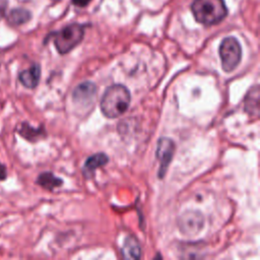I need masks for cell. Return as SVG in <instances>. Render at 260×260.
<instances>
[{
    "instance_id": "6da1fadb",
    "label": "cell",
    "mask_w": 260,
    "mask_h": 260,
    "mask_svg": "<svg viewBox=\"0 0 260 260\" xmlns=\"http://www.w3.org/2000/svg\"><path fill=\"white\" fill-rule=\"evenodd\" d=\"M130 100V92L126 86L122 84H113L106 89L102 96V113L107 118H117L127 111Z\"/></svg>"
},
{
    "instance_id": "7a4b0ae2",
    "label": "cell",
    "mask_w": 260,
    "mask_h": 260,
    "mask_svg": "<svg viewBox=\"0 0 260 260\" xmlns=\"http://www.w3.org/2000/svg\"><path fill=\"white\" fill-rule=\"evenodd\" d=\"M191 10L195 19L204 25L216 24L228 14L223 0H194Z\"/></svg>"
},
{
    "instance_id": "3957f363",
    "label": "cell",
    "mask_w": 260,
    "mask_h": 260,
    "mask_svg": "<svg viewBox=\"0 0 260 260\" xmlns=\"http://www.w3.org/2000/svg\"><path fill=\"white\" fill-rule=\"evenodd\" d=\"M84 26L71 23L54 34V45L60 54H66L74 49L83 39Z\"/></svg>"
},
{
    "instance_id": "277c9868",
    "label": "cell",
    "mask_w": 260,
    "mask_h": 260,
    "mask_svg": "<svg viewBox=\"0 0 260 260\" xmlns=\"http://www.w3.org/2000/svg\"><path fill=\"white\" fill-rule=\"evenodd\" d=\"M222 70L232 72L241 62L242 48L239 41L234 37L224 38L218 49Z\"/></svg>"
},
{
    "instance_id": "5b68a950",
    "label": "cell",
    "mask_w": 260,
    "mask_h": 260,
    "mask_svg": "<svg viewBox=\"0 0 260 260\" xmlns=\"http://www.w3.org/2000/svg\"><path fill=\"white\" fill-rule=\"evenodd\" d=\"M175 152V142L167 137H161L157 141L156 157L159 160L158 177L161 179L165 177L169 165L173 158Z\"/></svg>"
},
{
    "instance_id": "8992f818",
    "label": "cell",
    "mask_w": 260,
    "mask_h": 260,
    "mask_svg": "<svg viewBox=\"0 0 260 260\" xmlns=\"http://www.w3.org/2000/svg\"><path fill=\"white\" fill-rule=\"evenodd\" d=\"M203 224V216L198 211H186L178 219L180 231L189 236L198 234L202 230Z\"/></svg>"
},
{
    "instance_id": "52a82bcc",
    "label": "cell",
    "mask_w": 260,
    "mask_h": 260,
    "mask_svg": "<svg viewBox=\"0 0 260 260\" xmlns=\"http://www.w3.org/2000/svg\"><path fill=\"white\" fill-rule=\"evenodd\" d=\"M96 93V85L90 81L78 84L72 92V99L80 105H88L92 102Z\"/></svg>"
},
{
    "instance_id": "ba28073f",
    "label": "cell",
    "mask_w": 260,
    "mask_h": 260,
    "mask_svg": "<svg viewBox=\"0 0 260 260\" xmlns=\"http://www.w3.org/2000/svg\"><path fill=\"white\" fill-rule=\"evenodd\" d=\"M41 77V68L38 64H34L26 70H23L19 73L18 78L20 83L27 88H35Z\"/></svg>"
},
{
    "instance_id": "9c48e42d",
    "label": "cell",
    "mask_w": 260,
    "mask_h": 260,
    "mask_svg": "<svg viewBox=\"0 0 260 260\" xmlns=\"http://www.w3.org/2000/svg\"><path fill=\"white\" fill-rule=\"evenodd\" d=\"M109 160V157L106 153L100 152V153H95L92 154L91 156L87 157V159L84 162L83 166V175L86 178H89L96 169L105 166Z\"/></svg>"
},
{
    "instance_id": "30bf717a",
    "label": "cell",
    "mask_w": 260,
    "mask_h": 260,
    "mask_svg": "<svg viewBox=\"0 0 260 260\" xmlns=\"http://www.w3.org/2000/svg\"><path fill=\"white\" fill-rule=\"evenodd\" d=\"M121 254L126 259H138L141 256V250L138 241L133 237L129 236L125 239Z\"/></svg>"
},
{
    "instance_id": "8fae6325",
    "label": "cell",
    "mask_w": 260,
    "mask_h": 260,
    "mask_svg": "<svg viewBox=\"0 0 260 260\" xmlns=\"http://www.w3.org/2000/svg\"><path fill=\"white\" fill-rule=\"evenodd\" d=\"M30 19V12L24 8H15L10 11L7 16V21L11 25H20Z\"/></svg>"
},
{
    "instance_id": "7c38bea8",
    "label": "cell",
    "mask_w": 260,
    "mask_h": 260,
    "mask_svg": "<svg viewBox=\"0 0 260 260\" xmlns=\"http://www.w3.org/2000/svg\"><path fill=\"white\" fill-rule=\"evenodd\" d=\"M37 183L47 190H53L60 187L63 184V181L52 173H43L38 177Z\"/></svg>"
},
{
    "instance_id": "4fadbf2b",
    "label": "cell",
    "mask_w": 260,
    "mask_h": 260,
    "mask_svg": "<svg viewBox=\"0 0 260 260\" xmlns=\"http://www.w3.org/2000/svg\"><path fill=\"white\" fill-rule=\"evenodd\" d=\"M258 100H259V90L256 85L254 88H251L245 100V110L251 114H258Z\"/></svg>"
},
{
    "instance_id": "5bb4252c",
    "label": "cell",
    "mask_w": 260,
    "mask_h": 260,
    "mask_svg": "<svg viewBox=\"0 0 260 260\" xmlns=\"http://www.w3.org/2000/svg\"><path fill=\"white\" fill-rule=\"evenodd\" d=\"M18 133L21 136H23L25 139L30 141H35L45 135V131L43 128H34L26 123L21 124L20 129L18 130Z\"/></svg>"
},
{
    "instance_id": "9a60e30c",
    "label": "cell",
    "mask_w": 260,
    "mask_h": 260,
    "mask_svg": "<svg viewBox=\"0 0 260 260\" xmlns=\"http://www.w3.org/2000/svg\"><path fill=\"white\" fill-rule=\"evenodd\" d=\"M7 4H8V0H0V20L5 15Z\"/></svg>"
},
{
    "instance_id": "2e32d148",
    "label": "cell",
    "mask_w": 260,
    "mask_h": 260,
    "mask_svg": "<svg viewBox=\"0 0 260 260\" xmlns=\"http://www.w3.org/2000/svg\"><path fill=\"white\" fill-rule=\"evenodd\" d=\"M7 177V171H6V167L2 164H0V181L5 180Z\"/></svg>"
},
{
    "instance_id": "e0dca14e",
    "label": "cell",
    "mask_w": 260,
    "mask_h": 260,
    "mask_svg": "<svg viewBox=\"0 0 260 260\" xmlns=\"http://www.w3.org/2000/svg\"><path fill=\"white\" fill-rule=\"evenodd\" d=\"M91 0H72V3L76 6H79V7H83V6H86Z\"/></svg>"
}]
</instances>
